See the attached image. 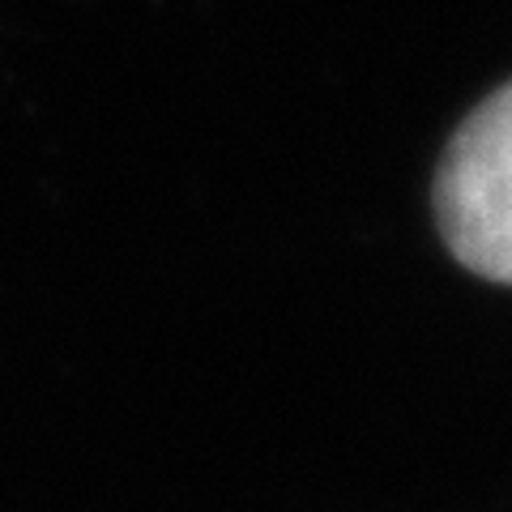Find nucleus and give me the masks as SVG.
I'll list each match as a JSON object with an SVG mask.
<instances>
[{"instance_id": "nucleus-1", "label": "nucleus", "mask_w": 512, "mask_h": 512, "mask_svg": "<svg viewBox=\"0 0 512 512\" xmlns=\"http://www.w3.org/2000/svg\"><path fill=\"white\" fill-rule=\"evenodd\" d=\"M436 218L461 265L512 282V86L457 128L436 175Z\"/></svg>"}]
</instances>
